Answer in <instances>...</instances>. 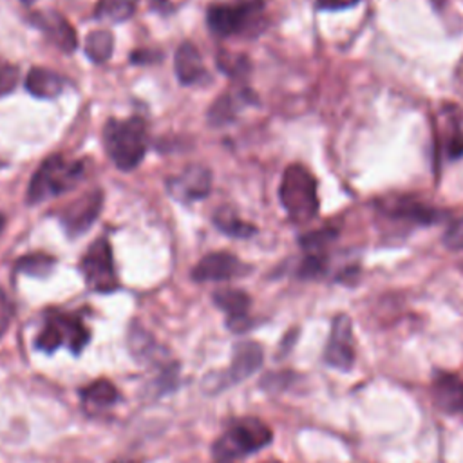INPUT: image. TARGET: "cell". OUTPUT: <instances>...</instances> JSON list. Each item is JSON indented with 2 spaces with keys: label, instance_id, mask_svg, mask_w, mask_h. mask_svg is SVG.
<instances>
[{
  "label": "cell",
  "instance_id": "1",
  "mask_svg": "<svg viewBox=\"0 0 463 463\" xmlns=\"http://www.w3.org/2000/svg\"><path fill=\"white\" fill-rule=\"evenodd\" d=\"M103 143L109 157L119 170H134L145 157L148 137L141 118L109 119L103 128Z\"/></svg>",
  "mask_w": 463,
  "mask_h": 463
},
{
  "label": "cell",
  "instance_id": "2",
  "mask_svg": "<svg viewBox=\"0 0 463 463\" xmlns=\"http://www.w3.org/2000/svg\"><path fill=\"white\" fill-rule=\"evenodd\" d=\"M262 11L264 0H222L208 5L206 24L221 38L253 34L264 24Z\"/></svg>",
  "mask_w": 463,
  "mask_h": 463
},
{
  "label": "cell",
  "instance_id": "3",
  "mask_svg": "<svg viewBox=\"0 0 463 463\" xmlns=\"http://www.w3.org/2000/svg\"><path fill=\"white\" fill-rule=\"evenodd\" d=\"M279 197L288 217L297 224L309 222L318 213L317 179L302 165H289L284 170Z\"/></svg>",
  "mask_w": 463,
  "mask_h": 463
},
{
  "label": "cell",
  "instance_id": "4",
  "mask_svg": "<svg viewBox=\"0 0 463 463\" xmlns=\"http://www.w3.org/2000/svg\"><path fill=\"white\" fill-rule=\"evenodd\" d=\"M81 175H83L81 161H69L61 154L49 156L34 172L29 183L27 203L36 204L49 197L65 194L80 183Z\"/></svg>",
  "mask_w": 463,
  "mask_h": 463
},
{
  "label": "cell",
  "instance_id": "5",
  "mask_svg": "<svg viewBox=\"0 0 463 463\" xmlns=\"http://www.w3.org/2000/svg\"><path fill=\"white\" fill-rule=\"evenodd\" d=\"M271 441V429L259 418L235 420L226 432L213 443V456L217 461H232L237 456H244L260 450Z\"/></svg>",
  "mask_w": 463,
  "mask_h": 463
},
{
  "label": "cell",
  "instance_id": "6",
  "mask_svg": "<svg viewBox=\"0 0 463 463\" xmlns=\"http://www.w3.org/2000/svg\"><path fill=\"white\" fill-rule=\"evenodd\" d=\"M90 340V331L76 315L67 313H51L42 327L40 335L34 340L36 349L52 353L60 345H67L74 354H78L87 342Z\"/></svg>",
  "mask_w": 463,
  "mask_h": 463
},
{
  "label": "cell",
  "instance_id": "7",
  "mask_svg": "<svg viewBox=\"0 0 463 463\" xmlns=\"http://www.w3.org/2000/svg\"><path fill=\"white\" fill-rule=\"evenodd\" d=\"M80 269L90 289L99 293L114 291L119 282L112 260V248L105 237L94 241L80 262Z\"/></svg>",
  "mask_w": 463,
  "mask_h": 463
},
{
  "label": "cell",
  "instance_id": "8",
  "mask_svg": "<svg viewBox=\"0 0 463 463\" xmlns=\"http://www.w3.org/2000/svg\"><path fill=\"white\" fill-rule=\"evenodd\" d=\"M101 206H103V192L98 188L69 203L60 213V221L67 235L76 237L85 233L92 226V222L98 219Z\"/></svg>",
  "mask_w": 463,
  "mask_h": 463
},
{
  "label": "cell",
  "instance_id": "9",
  "mask_svg": "<svg viewBox=\"0 0 463 463\" xmlns=\"http://www.w3.org/2000/svg\"><path fill=\"white\" fill-rule=\"evenodd\" d=\"M324 360L327 365L338 371H349L354 362L353 349V326L347 315H338L333 320L329 342L324 351Z\"/></svg>",
  "mask_w": 463,
  "mask_h": 463
},
{
  "label": "cell",
  "instance_id": "10",
  "mask_svg": "<svg viewBox=\"0 0 463 463\" xmlns=\"http://www.w3.org/2000/svg\"><path fill=\"white\" fill-rule=\"evenodd\" d=\"M166 190L183 203L204 199L212 190V172L206 166L190 165L181 174L166 179Z\"/></svg>",
  "mask_w": 463,
  "mask_h": 463
},
{
  "label": "cell",
  "instance_id": "11",
  "mask_svg": "<svg viewBox=\"0 0 463 463\" xmlns=\"http://www.w3.org/2000/svg\"><path fill=\"white\" fill-rule=\"evenodd\" d=\"M250 271L241 259L228 251H213L204 255L195 268L192 269V279L197 282H213V280H230Z\"/></svg>",
  "mask_w": 463,
  "mask_h": 463
},
{
  "label": "cell",
  "instance_id": "12",
  "mask_svg": "<svg viewBox=\"0 0 463 463\" xmlns=\"http://www.w3.org/2000/svg\"><path fill=\"white\" fill-rule=\"evenodd\" d=\"M33 24L63 52H72L78 45L76 33L72 25L67 22L65 16H61L58 11L45 9V11H36L31 16Z\"/></svg>",
  "mask_w": 463,
  "mask_h": 463
},
{
  "label": "cell",
  "instance_id": "13",
  "mask_svg": "<svg viewBox=\"0 0 463 463\" xmlns=\"http://www.w3.org/2000/svg\"><path fill=\"white\" fill-rule=\"evenodd\" d=\"M382 212H385L389 217L392 219H400V221H407V222H414V224H434L439 219H443V212L438 208H432L429 204H423L420 201H414L411 197H402V199H394L389 201Z\"/></svg>",
  "mask_w": 463,
  "mask_h": 463
},
{
  "label": "cell",
  "instance_id": "14",
  "mask_svg": "<svg viewBox=\"0 0 463 463\" xmlns=\"http://www.w3.org/2000/svg\"><path fill=\"white\" fill-rule=\"evenodd\" d=\"M175 76L181 85H195L208 78L203 56L192 42H183L174 56Z\"/></svg>",
  "mask_w": 463,
  "mask_h": 463
},
{
  "label": "cell",
  "instance_id": "15",
  "mask_svg": "<svg viewBox=\"0 0 463 463\" xmlns=\"http://www.w3.org/2000/svg\"><path fill=\"white\" fill-rule=\"evenodd\" d=\"M262 364V349L255 342H241L235 345L232 364L224 376V385H232L251 376Z\"/></svg>",
  "mask_w": 463,
  "mask_h": 463
},
{
  "label": "cell",
  "instance_id": "16",
  "mask_svg": "<svg viewBox=\"0 0 463 463\" xmlns=\"http://www.w3.org/2000/svg\"><path fill=\"white\" fill-rule=\"evenodd\" d=\"M434 403L450 414H463V380L452 373H436L432 378Z\"/></svg>",
  "mask_w": 463,
  "mask_h": 463
},
{
  "label": "cell",
  "instance_id": "17",
  "mask_svg": "<svg viewBox=\"0 0 463 463\" xmlns=\"http://www.w3.org/2000/svg\"><path fill=\"white\" fill-rule=\"evenodd\" d=\"M213 302L228 315V327L233 331H242L248 327V309H250V297L241 289H219L213 293Z\"/></svg>",
  "mask_w": 463,
  "mask_h": 463
},
{
  "label": "cell",
  "instance_id": "18",
  "mask_svg": "<svg viewBox=\"0 0 463 463\" xmlns=\"http://www.w3.org/2000/svg\"><path fill=\"white\" fill-rule=\"evenodd\" d=\"M65 87V80L45 67H33L25 76V89L36 98H56Z\"/></svg>",
  "mask_w": 463,
  "mask_h": 463
},
{
  "label": "cell",
  "instance_id": "19",
  "mask_svg": "<svg viewBox=\"0 0 463 463\" xmlns=\"http://www.w3.org/2000/svg\"><path fill=\"white\" fill-rule=\"evenodd\" d=\"M253 99H255L253 92L248 90V89H241L235 94L233 92H222L213 101V105L210 107L208 121L212 125H226L235 118L237 109L241 107V103H251Z\"/></svg>",
  "mask_w": 463,
  "mask_h": 463
},
{
  "label": "cell",
  "instance_id": "20",
  "mask_svg": "<svg viewBox=\"0 0 463 463\" xmlns=\"http://www.w3.org/2000/svg\"><path fill=\"white\" fill-rule=\"evenodd\" d=\"M80 398H81V403L85 409L99 411V409H107V407L114 405L119 400V394L112 382L99 378V380L85 385L80 391Z\"/></svg>",
  "mask_w": 463,
  "mask_h": 463
},
{
  "label": "cell",
  "instance_id": "21",
  "mask_svg": "<svg viewBox=\"0 0 463 463\" xmlns=\"http://www.w3.org/2000/svg\"><path fill=\"white\" fill-rule=\"evenodd\" d=\"M213 224L222 233H226L230 237H237V239H248L257 232V228L253 224L241 221L235 215V212L228 206H222L213 213Z\"/></svg>",
  "mask_w": 463,
  "mask_h": 463
},
{
  "label": "cell",
  "instance_id": "22",
  "mask_svg": "<svg viewBox=\"0 0 463 463\" xmlns=\"http://www.w3.org/2000/svg\"><path fill=\"white\" fill-rule=\"evenodd\" d=\"M114 38L109 31L98 29L85 38V54L94 63H105L112 56Z\"/></svg>",
  "mask_w": 463,
  "mask_h": 463
},
{
  "label": "cell",
  "instance_id": "23",
  "mask_svg": "<svg viewBox=\"0 0 463 463\" xmlns=\"http://www.w3.org/2000/svg\"><path fill=\"white\" fill-rule=\"evenodd\" d=\"M137 0H98L96 4V18L107 22H125L136 11Z\"/></svg>",
  "mask_w": 463,
  "mask_h": 463
},
{
  "label": "cell",
  "instance_id": "24",
  "mask_svg": "<svg viewBox=\"0 0 463 463\" xmlns=\"http://www.w3.org/2000/svg\"><path fill=\"white\" fill-rule=\"evenodd\" d=\"M54 266V257L47 253H29L16 262V269L31 277H45Z\"/></svg>",
  "mask_w": 463,
  "mask_h": 463
},
{
  "label": "cell",
  "instance_id": "25",
  "mask_svg": "<svg viewBox=\"0 0 463 463\" xmlns=\"http://www.w3.org/2000/svg\"><path fill=\"white\" fill-rule=\"evenodd\" d=\"M336 232L333 228H322V230H315L309 232L306 235L300 237V246L306 250V253H317V255H324L326 246L335 241Z\"/></svg>",
  "mask_w": 463,
  "mask_h": 463
},
{
  "label": "cell",
  "instance_id": "26",
  "mask_svg": "<svg viewBox=\"0 0 463 463\" xmlns=\"http://www.w3.org/2000/svg\"><path fill=\"white\" fill-rule=\"evenodd\" d=\"M217 67L232 78H242L250 72V61L242 54H230L221 51L217 54Z\"/></svg>",
  "mask_w": 463,
  "mask_h": 463
},
{
  "label": "cell",
  "instance_id": "27",
  "mask_svg": "<svg viewBox=\"0 0 463 463\" xmlns=\"http://www.w3.org/2000/svg\"><path fill=\"white\" fill-rule=\"evenodd\" d=\"M18 80H20L18 67L0 56V96L13 92L18 85Z\"/></svg>",
  "mask_w": 463,
  "mask_h": 463
},
{
  "label": "cell",
  "instance_id": "28",
  "mask_svg": "<svg viewBox=\"0 0 463 463\" xmlns=\"http://www.w3.org/2000/svg\"><path fill=\"white\" fill-rule=\"evenodd\" d=\"M324 269H326V255L307 253L298 268V275L304 279H313V277L322 275Z\"/></svg>",
  "mask_w": 463,
  "mask_h": 463
},
{
  "label": "cell",
  "instance_id": "29",
  "mask_svg": "<svg viewBox=\"0 0 463 463\" xmlns=\"http://www.w3.org/2000/svg\"><path fill=\"white\" fill-rule=\"evenodd\" d=\"M443 244L452 251H463V217L449 226L443 235Z\"/></svg>",
  "mask_w": 463,
  "mask_h": 463
},
{
  "label": "cell",
  "instance_id": "30",
  "mask_svg": "<svg viewBox=\"0 0 463 463\" xmlns=\"http://www.w3.org/2000/svg\"><path fill=\"white\" fill-rule=\"evenodd\" d=\"M14 315V307L11 298L5 295V291L0 288V336L9 329L11 320Z\"/></svg>",
  "mask_w": 463,
  "mask_h": 463
},
{
  "label": "cell",
  "instance_id": "31",
  "mask_svg": "<svg viewBox=\"0 0 463 463\" xmlns=\"http://www.w3.org/2000/svg\"><path fill=\"white\" fill-rule=\"evenodd\" d=\"M358 2H362V0H317V7L326 9V11H336V9L353 7Z\"/></svg>",
  "mask_w": 463,
  "mask_h": 463
},
{
  "label": "cell",
  "instance_id": "32",
  "mask_svg": "<svg viewBox=\"0 0 463 463\" xmlns=\"http://www.w3.org/2000/svg\"><path fill=\"white\" fill-rule=\"evenodd\" d=\"M130 60L136 61V63H145V61L148 63V61L154 60V54L148 52V51H134L132 56H130Z\"/></svg>",
  "mask_w": 463,
  "mask_h": 463
},
{
  "label": "cell",
  "instance_id": "33",
  "mask_svg": "<svg viewBox=\"0 0 463 463\" xmlns=\"http://www.w3.org/2000/svg\"><path fill=\"white\" fill-rule=\"evenodd\" d=\"M4 224H5V217L0 213V233H2V230H4Z\"/></svg>",
  "mask_w": 463,
  "mask_h": 463
},
{
  "label": "cell",
  "instance_id": "34",
  "mask_svg": "<svg viewBox=\"0 0 463 463\" xmlns=\"http://www.w3.org/2000/svg\"><path fill=\"white\" fill-rule=\"evenodd\" d=\"M20 2H24V4H25V5H29V4H33V2H34V0H20Z\"/></svg>",
  "mask_w": 463,
  "mask_h": 463
},
{
  "label": "cell",
  "instance_id": "35",
  "mask_svg": "<svg viewBox=\"0 0 463 463\" xmlns=\"http://www.w3.org/2000/svg\"><path fill=\"white\" fill-rule=\"evenodd\" d=\"M118 463H134V461H118Z\"/></svg>",
  "mask_w": 463,
  "mask_h": 463
},
{
  "label": "cell",
  "instance_id": "36",
  "mask_svg": "<svg viewBox=\"0 0 463 463\" xmlns=\"http://www.w3.org/2000/svg\"><path fill=\"white\" fill-rule=\"evenodd\" d=\"M217 463H232V461H217Z\"/></svg>",
  "mask_w": 463,
  "mask_h": 463
},
{
  "label": "cell",
  "instance_id": "37",
  "mask_svg": "<svg viewBox=\"0 0 463 463\" xmlns=\"http://www.w3.org/2000/svg\"><path fill=\"white\" fill-rule=\"evenodd\" d=\"M269 463H279V461H269Z\"/></svg>",
  "mask_w": 463,
  "mask_h": 463
}]
</instances>
